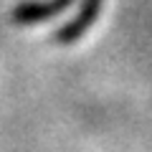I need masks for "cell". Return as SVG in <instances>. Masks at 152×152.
Returning a JSON list of instances; mask_svg holds the SVG:
<instances>
[{
    "mask_svg": "<svg viewBox=\"0 0 152 152\" xmlns=\"http://www.w3.org/2000/svg\"><path fill=\"white\" fill-rule=\"evenodd\" d=\"M74 0H28L13 10V23L18 26H31V23H41L51 15H58L61 10L71 5Z\"/></svg>",
    "mask_w": 152,
    "mask_h": 152,
    "instance_id": "6da1fadb",
    "label": "cell"
},
{
    "mask_svg": "<svg viewBox=\"0 0 152 152\" xmlns=\"http://www.w3.org/2000/svg\"><path fill=\"white\" fill-rule=\"evenodd\" d=\"M99 10H102V0H84L79 15L71 18V20L56 33L53 41H56V43H74L76 38H81L84 33H86V28L99 18Z\"/></svg>",
    "mask_w": 152,
    "mask_h": 152,
    "instance_id": "7a4b0ae2",
    "label": "cell"
}]
</instances>
